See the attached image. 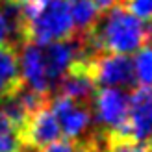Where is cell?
<instances>
[{"label": "cell", "instance_id": "cell-1", "mask_svg": "<svg viewBox=\"0 0 152 152\" xmlns=\"http://www.w3.org/2000/svg\"><path fill=\"white\" fill-rule=\"evenodd\" d=\"M83 35L91 58L100 52L134 54L145 45V24L128 10L115 6L106 11L102 19L98 17L95 26Z\"/></svg>", "mask_w": 152, "mask_h": 152}, {"label": "cell", "instance_id": "cell-2", "mask_svg": "<svg viewBox=\"0 0 152 152\" xmlns=\"http://www.w3.org/2000/svg\"><path fill=\"white\" fill-rule=\"evenodd\" d=\"M74 24L67 0H47L35 10H24V39L47 47L50 43L71 39Z\"/></svg>", "mask_w": 152, "mask_h": 152}, {"label": "cell", "instance_id": "cell-3", "mask_svg": "<svg viewBox=\"0 0 152 152\" xmlns=\"http://www.w3.org/2000/svg\"><path fill=\"white\" fill-rule=\"evenodd\" d=\"M91 115L111 135L132 137L128 126V93L121 87H98L91 98Z\"/></svg>", "mask_w": 152, "mask_h": 152}, {"label": "cell", "instance_id": "cell-4", "mask_svg": "<svg viewBox=\"0 0 152 152\" xmlns=\"http://www.w3.org/2000/svg\"><path fill=\"white\" fill-rule=\"evenodd\" d=\"M87 69L98 87H124L134 86V67L128 54L100 52L87 61Z\"/></svg>", "mask_w": 152, "mask_h": 152}, {"label": "cell", "instance_id": "cell-5", "mask_svg": "<svg viewBox=\"0 0 152 152\" xmlns=\"http://www.w3.org/2000/svg\"><path fill=\"white\" fill-rule=\"evenodd\" d=\"M50 110L59 124L61 135L69 139L82 137L93 123V115H91V110L87 104L74 102L63 95H56L52 98Z\"/></svg>", "mask_w": 152, "mask_h": 152}, {"label": "cell", "instance_id": "cell-6", "mask_svg": "<svg viewBox=\"0 0 152 152\" xmlns=\"http://www.w3.org/2000/svg\"><path fill=\"white\" fill-rule=\"evenodd\" d=\"M19 59V72H20V83L28 89L41 95L50 93V82L45 69V58H43V47L24 41L20 48Z\"/></svg>", "mask_w": 152, "mask_h": 152}, {"label": "cell", "instance_id": "cell-7", "mask_svg": "<svg viewBox=\"0 0 152 152\" xmlns=\"http://www.w3.org/2000/svg\"><path fill=\"white\" fill-rule=\"evenodd\" d=\"M59 137H61L59 124L52 110L47 106L30 113L28 121L20 128V141L32 148H45L50 143L58 141Z\"/></svg>", "mask_w": 152, "mask_h": 152}, {"label": "cell", "instance_id": "cell-8", "mask_svg": "<svg viewBox=\"0 0 152 152\" xmlns=\"http://www.w3.org/2000/svg\"><path fill=\"white\" fill-rule=\"evenodd\" d=\"M128 126L137 141L152 135V86H137L128 95Z\"/></svg>", "mask_w": 152, "mask_h": 152}, {"label": "cell", "instance_id": "cell-9", "mask_svg": "<svg viewBox=\"0 0 152 152\" xmlns=\"http://www.w3.org/2000/svg\"><path fill=\"white\" fill-rule=\"evenodd\" d=\"M56 86H58V95H63L80 104L91 102V98H93L95 91H96L93 76H91V72L87 69V63H82V61H76L59 78Z\"/></svg>", "mask_w": 152, "mask_h": 152}, {"label": "cell", "instance_id": "cell-10", "mask_svg": "<svg viewBox=\"0 0 152 152\" xmlns=\"http://www.w3.org/2000/svg\"><path fill=\"white\" fill-rule=\"evenodd\" d=\"M20 86L19 59L13 47H0V98L11 95Z\"/></svg>", "mask_w": 152, "mask_h": 152}, {"label": "cell", "instance_id": "cell-11", "mask_svg": "<svg viewBox=\"0 0 152 152\" xmlns=\"http://www.w3.org/2000/svg\"><path fill=\"white\" fill-rule=\"evenodd\" d=\"M67 6L71 11L74 32H89L100 17V11L96 10V6L91 0H67Z\"/></svg>", "mask_w": 152, "mask_h": 152}, {"label": "cell", "instance_id": "cell-12", "mask_svg": "<svg viewBox=\"0 0 152 152\" xmlns=\"http://www.w3.org/2000/svg\"><path fill=\"white\" fill-rule=\"evenodd\" d=\"M134 80L137 86H152V47L143 45L132 59Z\"/></svg>", "mask_w": 152, "mask_h": 152}, {"label": "cell", "instance_id": "cell-13", "mask_svg": "<svg viewBox=\"0 0 152 152\" xmlns=\"http://www.w3.org/2000/svg\"><path fill=\"white\" fill-rule=\"evenodd\" d=\"M106 152H148L147 141H137L134 137H123V135H110Z\"/></svg>", "mask_w": 152, "mask_h": 152}, {"label": "cell", "instance_id": "cell-14", "mask_svg": "<svg viewBox=\"0 0 152 152\" xmlns=\"http://www.w3.org/2000/svg\"><path fill=\"white\" fill-rule=\"evenodd\" d=\"M124 10L141 20H152V0H123Z\"/></svg>", "mask_w": 152, "mask_h": 152}, {"label": "cell", "instance_id": "cell-15", "mask_svg": "<svg viewBox=\"0 0 152 152\" xmlns=\"http://www.w3.org/2000/svg\"><path fill=\"white\" fill-rule=\"evenodd\" d=\"M20 147H22V141H20L19 130L0 132V152H19Z\"/></svg>", "mask_w": 152, "mask_h": 152}, {"label": "cell", "instance_id": "cell-16", "mask_svg": "<svg viewBox=\"0 0 152 152\" xmlns=\"http://www.w3.org/2000/svg\"><path fill=\"white\" fill-rule=\"evenodd\" d=\"M41 152H86V150L80 147V143H76V139H69V137L61 139L59 137L58 141L47 145Z\"/></svg>", "mask_w": 152, "mask_h": 152}, {"label": "cell", "instance_id": "cell-17", "mask_svg": "<svg viewBox=\"0 0 152 152\" xmlns=\"http://www.w3.org/2000/svg\"><path fill=\"white\" fill-rule=\"evenodd\" d=\"M7 43H11V30H10L6 17L0 11V47H6Z\"/></svg>", "mask_w": 152, "mask_h": 152}, {"label": "cell", "instance_id": "cell-18", "mask_svg": "<svg viewBox=\"0 0 152 152\" xmlns=\"http://www.w3.org/2000/svg\"><path fill=\"white\" fill-rule=\"evenodd\" d=\"M95 6H96V10L100 11V13H106V11H110L111 7H115L119 6L123 0H91Z\"/></svg>", "mask_w": 152, "mask_h": 152}, {"label": "cell", "instance_id": "cell-19", "mask_svg": "<svg viewBox=\"0 0 152 152\" xmlns=\"http://www.w3.org/2000/svg\"><path fill=\"white\" fill-rule=\"evenodd\" d=\"M20 2H22V7H24V10H35V7L43 6L47 0H20Z\"/></svg>", "mask_w": 152, "mask_h": 152}, {"label": "cell", "instance_id": "cell-20", "mask_svg": "<svg viewBox=\"0 0 152 152\" xmlns=\"http://www.w3.org/2000/svg\"><path fill=\"white\" fill-rule=\"evenodd\" d=\"M145 45L152 47V20H148V24L145 26Z\"/></svg>", "mask_w": 152, "mask_h": 152}, {"label": "cell", "instance_id": "cell-21", "mask_svg": "<svg viewBox=\"0 0 152 152\" xmlns=\"http://www.w3.org/2000/svg\"><path fill=\"white\" fill-rule=\"evenodd\" d=\"M148 143H147V147H148V152H152V135H150V137L147 139Z\"/></svg>", "mask_w": 152, "mask_h": 152}]
</instances>
